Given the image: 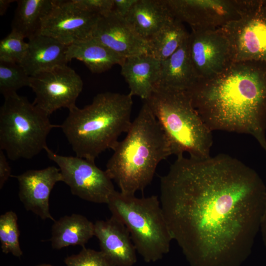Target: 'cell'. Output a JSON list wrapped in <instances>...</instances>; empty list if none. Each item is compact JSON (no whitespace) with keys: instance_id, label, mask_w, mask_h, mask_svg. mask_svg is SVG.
I'll use <instances>...</instances> for the list:
<instances>
[{"instance_id":"1","label":"cell","mask_w":266,"mask_h":266,"mask_svg":"<svg viewBox=\"0 0 266 266\" xmlns=\"http://www.w3.org/2000/svg\"><path fill=\"white\" fill-rule=\"evenodd\" d=\"M159 199L191 266H240L260 232L266 187L254 169L228 155H182L161 177Z\"/></svg>"},{"instance_id":"2","label":"cell","mask_w":266,"mask_h":266,"mask_svg":"<svg viewBox=\"0 0 266 266\" xmlns=\"http://www.w3.org/2000/svg\"><path fill=\"white\" fill-rule=\"evenodd\" d=\"M186 91L212 132L249 134L266 153V63L233 62L213 77L198 79Z\"/></svg>"},{"instance_id":"3","label":"cell","mask_w":266,"mask_h":266,"mask_svg":"<svg viewBox=\"0 0 266 266\" xmlns=\"http://www.w3.org/2000/svg\"><path fill=\"white\" fill-rule=\"evenodd\" d=\"M113 150L105 171L121 193L130 196L143 191L152 182L159 164L172 155L166 136L145 101L125 138Z\"/></svg>"},{"instance_id":"4","label":"cell","mask_w":266,"mask_h":266,"mask_svg":"<svg viewBox=\"0 0 266 266\" xmlns=\"http://www.w3.org/2000/svg\"><path fill=\"white\" fill-rule=\"evenodd\" d=\"M133 104L129 93L104 92L83 108L69 110L61 128L76 156L95 162L103 151L113 150L131 126Z\"/></svg>"},{"instance_id":"5","label":"cell","mask_w":266,"mask_h":266,"mask_svg":"<svg viewBox=\"0 0 266 266\" xmlns=\"http://www.w3.org/2000/svg\"><path fill=\"white\" fill-rule=\"evenodd\" d=\"M145 101L164 131L172 155L210 156L212 132L193 107L186 90L156 86Z\"/></svg>"},{"instance_id":"6","label":"cell","mask_w":266,"mask_h":266,"mask_svg":"<svg viewBox=\"0 0 266 266\" xmlns=\"http://www.w3.org/2000/svg\"><path fill=\"white\" fill-rule=\"evenodd\" d=\"M107 204L112 215L126 226L145 262L160 260L169 252L173 238L158 196L139 198L116 191Z\"/></svg>"},{"instance_id":"7","label":"cell","mask_w":266,"mask_h":266,"mask_svg":"<svg viewBox=\"0 0 266 266\" xmlns=\"http://www.w3.org/2000/svg\"><path fill=\"white\" fill-rule=\"evenodd\" d=\"M49 116L17 94L4 98L0 108V149L12 161L31 159L47 147Z\"/></svg>"},{"instance_id":"8","label":"cell","mask_w":266,"mask_h":266,"mask_svg":"<svg viewBox=\"0 0 266 266\" xmlns=\"http://www.w3.org/2000/svg\"><path fill=\"white\" fill-rule=\"evenodd\" d=\"M221 29L229 42L233 62L266 63V0H242L240 17Z\"/></svg>"},{"instance_id":"9","label":"cell","mask_w":266,"mask_h":266,"mask_svg":"<svg viewBox=\"0 0 266 266\" xmlns=\"http://www.w3.org/2000/svg\"><path fill=\"white\" fill-rule=\"evenodd\" d=\"M45 151L49 159L59 166L63 182L69 186L73 195L88 201L108 203L116 190L106 171L99 168L94 161L59 155L48 146Z\"/></svg>"},{"instance_id":"10","label":"cell","mask_w":266,"mask_h":266,"mask_svg":"<svg viewBox=\"0 0 266 266\" xmlns=\"http://www.w3.org/2000/svg\"><path fill=\"white\" fill-rule=\"evenodd\" d=\"M83 86L75 71L64 65L31 76L29 87L35 95L33 103L49 116L61 108L75 107Z\"/></svg>"},{"instance_id":"11","label":"cell","mask_w":266,"mask_h":266,"mask_svg":"<svg viewBox=\"0 0 266 266\" xmlns=\"http://www.w3.org/2000/svg\"><path fill=\"white\" fill-rule=\"evenodd\" d=\"M172 16L192 30L221 28L240 16L242 0H166Z\"/></svg>"},{"instance_id":"12","label":"cell","mask_w":266,"mask_h":266,"mask_svg":"<svg viewBox=\"0 0 266 266\" xmlns=\"http://www.w3.org/2000/svg\"><path fill=\"white\" fill-rule=\"evenodd\" d=\"M100 18L79 8L73 0H56L43 21L40 34L68 46L92 38Z\"/></svg>"},{"instance_id":"13","label":"cell","mask_w":266,"mask_h":266,"mask_svg":"<svg viewBox=\"0 0 266 266\" xmlns=\"http://www.w3.org/2000/svg\"><path fill=\"white\" fill-rule=\"evenodd\" d=\"M187 47L198 79L213 77L233 63L229 42L221 28L192 30Z\"/></svg>"},{"instance_id":"14","label":"cell","mask_w":266,"mask_h":266,"mask_svg":"<svg viewBox=\"0 0 266 266\" xmlns=\"http://www.w3.org/2000/svg\"><path fill=\"white\" fill-rule=\"evenodd\" d=\"M12 176L18 182L19 198L25 209L43 220L49 219L54 222L49 211V197L56 183L63 181L60 168L50 166Z\"/></svg>"},{"instance_id":"15","label":"cell","mask_w":266,"mask_h":266,"mask_svg":"<svg viewBox=\"0 0 266 266\" xmlns=\"http://www.w3.org/2000/svg\"><path fill=\"white\" fill-rule=\"evenodd\" d=\"M92 37L124 58L149 54L148 40L141 37L125 18L113 11L100 17Z\"/></svg>"},{"instance_id":"16","label":"cell","mask_w":266,"mask_h":266,"mask_svg":"<svg viewBox=\"0 0 266 266\" xmlns=\"http://www.w3.org/2000/svg\"><path fill=\"white\" fill-rule=\"evenodd\" d=\"M95 236L100 251L113 266H133L137 261L136 250L125 224L112 215L105 220L97 221Z\"/></svg>"},{"instance_id":"17","label":"cell","mask_w":266,"mask_h":266,"mask_svg":"<svg viewBox=\"0 0 266 266\" xmlns=\"http://www.w3.org/2000/svg\"><path fill=\"white\" fill-rule=\"evenodd\" d=\"M28 44L27 53L20 65L30 76L67 65V46L57 40L38 34L29 38Z\"/></svg>"},{"instance_id":"18","label":"cell","mask_w":266,"mask_h":266,"mask_svg":"<svg viewBox=\"0 0 266 266\" xmlns=\"http://www.w3.org/2000/svg\"><path fill=\"white\" fill-rule=\"evenodd\" d=\"M161 65L160 61L148 54L125 58L121 73L129 85V94L147 100L158 81Z\"/></svg>"},{"instance_id":"19","label":"cell","mask_w":266,"mask_h":266,"mask_svg":"<svg viewBox=\"0 0 266 266\" xmlns=\"http://www.w3.org/2000/svg\"><path fill=\"white\" fill-rule=\"evenodd\" d=\"M174 18L166 0H138L125 18L147 40Z\"/></svg>"},{"instance_id":"20","label":"cell","mask_w":266,"mask_h":266,"mask_svg":"<svg viewBox=\"0 0 266 266\" xmlns=\"http://www.w3.org/2000/svg\"><path fill=\"white\" fill-rule=\"evenodd\" d=\"M66 58L68 62L74 59L82 62L94 73L121 66L125 59L93 37L67 46Z\"/></svg>"},{"instance_id":"21","label":"cell","mask_w":266,"mask_h":266,"mask_svg":"<svg viewBox=\"0 0 266 266\" xmlns=\"http://www.w3.org/2000/svg\"><path fill=\"white\" fill-rule=\"evenodd\" d=\"M95 236V225L85 216L78 214L66 215L55 221L50 238L53 249L69 246L82 247Z\"/></svg>"},{"instance_id":"22","label":"cell","mask_w":266,"mask_h":266,"mask_svg":"<svg viewBox=\"0 0 266 266\" xmlns=\"http://www.w3.org/2000/svg\"><path fill=\"white\" fill-rule=\"evenodd\" d=\"M187 38L170 57L161 62L160 75L155 87L187 90L198 80L189 56Z\"/></svg>"},{"instance_id":"23","label":"cell","mask_w":266,"mask_h":266,"mask_svg":"<svg viewBox=\"0 0 266 266\" xmlns=\"http://www.w3.org/2000/svg\"><path fill=\"white\" fill-rule=\"evenodd\" d=\"M56 0H19L11 23V31L28 39L40 34L43 21Z\"/></svg>"},{"instance_id":"24","label":"cell","mask_w":266,"mask_h":266,"mask_svg":"<svg viewBox=\"0 0 266 266\" xmlns=\"http://www.w3.org/2000/svg\"><path fill=\"white\" fill-rule=\"evenodd\" d=\"M188 35L183 23L174 18L148 38L149 54L163 62L177 50Z\"/></svg>"},{"instance_id":"25","label":"cell","mask_w":266,"mask_h":266,"mask_svg":"<svg viewBox=\"0 0 266 266\" xmlns=\"http://www.w3.org/2000/svg\"><path fill=\"white\" fill-rule=\"evenodd\" d=\"M30 83V76L19 64L0 62V92L4 98Z\"/></svg>"},{"instance_id":"26","label":"cell","mask_w":266,"mask_h":266,"mask_svg":"<svg viewBox=\"0 0 266 266\" xmlns=\"http://www.w3.org/2000/svg\"><path fill=\"white\" fill-rule=\"evenodd\" d=\"M16 214L7 211L0 216V241L1 249L5 254L11 253L20 257L23 255L19 243L20 231Z\"/></svg>"},{"instance_id":"27","label":"cell","mask_w":266,"mask_h":266,"mask_svg":"<svg viewBox=\"0 0 266 266\" xmlns=\"http://www.w3.org/2000/svg\"><path fill=\"white\" fill-rule=\"evenodd\" d=\"M18 33L11 31L0 41V62L20 64L28 49V42Z\"/></svg>"},{"instance_id":"28","label":"cell","mask_w":266,"mask_h":266,"mask_svg":"<svg viewBox=\"0 0 266 266\" xmlns=\"http://www.w3.org/2000/svg\"><path fill=\"white\" fill-rule=\"evenodd\" d=\"M65 263L66 266H113L100 251L85 247L78 254L67 257Z\"/></svg>"},{"instance_id":"29","label":"cell","mask_w":266,"mask_h":266,"mask_svg":"<svg viewBox=\"0 0 266 266\" xmlns=\"http://www.w3.org/2000/svg\"><path fill=\"white\" fill-rule=\"evenodd\" d=\"M80 8L100 17L110 14L114 7V0H73Z\"/></svg>"},{"instance_id":"30","label":"cell","mask_w":266,"mask_h":266,"mask_svg":"<svg viewBox=\"0 0 266 266\" xmlns=\"http://www.w3.org/2000/svg\"><path fill=\"white\" fill-rule=\"evenodd\" d=\"M138 0H114L113 11L125 18Z\"/></svg>"},{"instance_id":"31","label":"cell","mask_w":266,"mask_h":266,"mask_svg":"<svg viewBox=\"0 0 266 266\" xmlns=\"http://www.w3.org/2000/svg\"><path fill=\"white\" fill-rule=\"evenodd\" d=\"M11 167L3 151L0 149V189L11 176Z\"/></svg>"},{"instance_id":"32","label":"cell","mask_w":266,"mask_h":266,"mask_svg":"<svg viewBox=\"0 0 266 266\" xmlns=\"http://www.w3.org/2000/svg\"><path fill=\"white\" fill-rule=\"evenodd\" d=\"M260 232L264 244L266 248V206L261 222Z\"/></svg>"},{"instance_id":"33","label":"cell","mask_w":266,"mask_h":266,"mask_svg":"<svg viewBox=\"0 0 266 266\" xmlns=\"http://www.w3.org/2000/svg\"><path fill=\"white\" fill-rule=\"evenodd\" d=\"M15 1L13 0H0V15L3 16L6 13L10 4Z\"/></svg>"},{"instance_id":"34","label":"cell","mask_w":266,"mask_h":266,"mask_svg":"<svg viewBox=\"0 0 266 266\" xmlns=\"http://www.w3.org/2000/svg\"><path fill=\"white\" fill-rule=\"evenodd\" d=\"M36 266H53L50 264H40V265H37Z\"/></svg>"}]
</instances>
